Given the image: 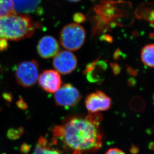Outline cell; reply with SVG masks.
<instances>
[{"label":"cell","instance_id":"cell-1","mask_svg":"<svg viewBox=\"0 0 154 154\" xmlns=\"http://www.w3.org/2000/svg\"><path fill=\"white\" fill-rule=\"evenodd\" d=\"M102 119L98 113H89L86 117L69 118L63 125L54 129V134L73 154L96 151L102 146L100 129Z\"/></svg>","mask_w":154,"mask_h":154},{"label":"cell","instance_id":"cell-2","mask_svg":"<svg viewBox=\"0 0 154 154\" xmlns=\"http://www.w3.org/2000/svg\"><path fill=\"white\" fill-rule=\"evenodd\" d=\"M28 16L13 14L0 17V38L19 41L31 37L37 29Z\"/></svg>","mask_w":154,"mask_h":154},{"label":"cell","instance_id":"cell-3","mask_svg":"<svg viewBox=\"0 0 154 154\" xmlns=\"http://www.w3.org/2000/svg\"><path fill=\"white\" fill-rule=\"evenodd\" d=\"M60 39L62 46L67 50L77 51L84 44L86 32L81 26L76 23H71L62 29Z\"/></svg>","mask_w":154,"mask_h":154},{"label":"cell","instance_id":"cell-4","mask_svg":"<svg viewBox=\"0 0 154 154\" xmlns=\"http://www.w3.org/2000/svg\"><path fill=\"white\" fill-rule=\"evenodd\" d=\"M15 76L18 84L28 88L36 84L38 78V65L34 60L24 61L17 66Z\"/></svg>","mask_w":154,"mask_h":154},{"label":"cell","instance_id":"cell-5","mask_svg":"<svg viewBox=\"0 0 154 154\" xmlns=\"http://www.w3.org/2000/svg\"><path fill=\"white\" fill-rule=\"evenodd\" d=\"M55 102L57 106L71 107L76 106L81 99L78 89L70 84L64 85L55 93Z\"/></svg>","mask_w":154,"mask_h":154},{"label":"cell","instance_id":"cell-6","mask_svg":"<svg viewBox=\"0 0 154 154\" xmlns=\"http://www.w3.org/2000/svg\"><path fill=\"white\" fill-rule=\"evenodd\" d=\"M76 56L70 51H61L54 57L53 65L58 73L67 75L74 71L77 66Z\"/></svg>","mask_w":154,"mask_h":154},{"label":"cell","instance_id":"cell-7","mask_svg":"<svg viewBox=\"0 0 154 154\" xmlns=\"http://www.w3.org/2000/svg\"><path fill=\"white\" fill-rule=\"evenodd\" d=\"M111 104V99L101 91L89 94L85 100V105L89 113L107 111L110 109Z\"/></svg>","mask_w":154,"mask_h":154},{"label":"cell","instance_id":"cell-8","mask_svg":"<svg viewBox=\"0 0 154 154\" xmlns=\"http://www.w3.org/2000/svg\"><path fill=\"white\" fill-rule=\"evenodd\" d=\"M38 83L42 89L50 93H55L61 87L62 80L58 72L45 70L38 76Z\"/></svg>","mask_w":154,"mask_h":154},{"label":"cell","instance_id":"cell-9","mask_svg":"<svg viewBox=\"0 0 154 154\" xmlns=\"http://www.w3.org/2000/svg\"><path fill=\"white\" fill-rule=\"evenodd\" d=\"M59 45L56 38L52 36H46L40 39L38 43V53L44 59L54 57L59 52Z\"/></svg>","mask_w":154,"mask_h":154},{"label":"cell","instance_id":"cell-10","mask_svg":"<svg viewBox=\"0 0 154 154\" xmlns=\"http://www.w3.org/2000/svg\"><path fill=\"white\" fill-rule=\"evenodd\" d=\"M13 2L15 14L27 15L37 12L41 0H13Z\"/></svg>","mask_w":154,"mask_h":154},{"label":"cell","instance_id":"cell-11","mask_svg":"<svg viewBox=\"0 0 154 154\" xmlns=\"http://www.w3.org/2000/svg\"><path fill=\"white\" fill-rule=\"evenodd\" d=\"M107 65L104 61H95L88 66L85 73L87 75L88 79L92 82L101 81L99 73H102L107 69Z\"/></svg>","mask_w":154,"mask_h":154},{"label":"cell","instance_id":"cell-12","mask_svg":"<svg viewBox=\"0 0 154 154\" xmlns=\"http://www.w3.org/2000/svg\"><path fill=\"white\" fill-rule=\"evenodd\" d=\"M33 154H63L60 150L51 145L46 138L41 137L35 148Z\"/></svg>","mask_w":154,"mask_h":154},{"label":"cell","instance_id":"cell-13","mask_svg":"<svg viewBox=\"0 0 154 154\" xmlns=\"http://www.w3.org/2000/svg\"><path fill=\"white\" fill-rule=\"evenodd\" d=\"M141 60L145 65L154 68V44H149L143 48L141 53Z\"/></svg>","mask_w":154,"mask_h":154},{"label":"cell","instance_id":"cell-14","mask_svg":"<svg viewBox=\"0 0 154 154\" xmlns=\"http://www.w3.org/2000/svg\"><path fill=\"white\" fill-rule=\"evenodd\" d=\"M15 14L13 0H0V17Z\"/></svg>","mask_w":154,"mask_h":154},{"label":"cell","instance_id":"cell-15","mask_svg":"<svg viewBox=\"0 0 154 154\" xmlns=\"http://www.w3.org/2000/svg\"><path fill=\"white\" fill-rule=\"evenodd\" d=\"M130 107L135 111L141 112L144 110L145 103L142 98L136 97L131 101Z\"/></svg>","mask_w":154,"mask_h":154},{"label":"cell","instance_id":"cell-16","mask_svg":"<svg viewBox=\"0 0 154 154\" xmlns=\"http://www.w3.org/2000/svg\"><path fill=\"white\" fill-rule=\"evenodd\" d=\"M111 67L112 69L113 73L116 76H117L121 73V68L119 64L116 63H111Z\"/></svg>","mask_w":154,"mask_h":154},{"label":"cell","instance_id":"cell-17","mask_svg":"<svg viewBox=\"0 0 154 154\" xmlns=\"http://www.w3.org/2000/svg\"><path fill=\"white\" fill-rule=\"evenodd\" d=\"M123 57H124V54L122 52L120 49H117L113 55V58L115 60H116V61L119 60L121 59Z\"/></svg>","mask_w":154,"mask_h":154},{"label":"cell","instance_id":"cell-18","mask_svg":"<svg viewBox=\"0 0 154 154\" xmlns=\"http://www.w3.org/2000/svg\"><path fill=\"white\" fill-rule=\"evenodd\" d=\"M105 154H126L122 150L118 148H111L109 149Z\"/></svg>","mask_w":154,"mask_h":154},{"label":"cell","instance_id":"cell-19","mask_svg":"<svg viewBox=\"0 0 154 154\" xmlns=\"http://www.w3.org/2000/svg\"><path fill=\"white\" fill-rule=\"evenodd\" d=\"M127 72L129 74L133 76H136L137 75V72L135 69H133L132 67L128 66L127 68Z\"/></svg>","mask_w":154,"mask_h":154},{"label":"cell","instance_id":"cell-20","mask_svg":"<svg viewBox=\"0 0 154 154\" xmlns=\"http://www.w3.org/2000/svg\"><path fill=\"white\" fill-rule=\"evenodd\" d=\"M137 81L136 80H135V79L133 78H131L129 79L128 81V85L130 87H133L135 86L136 84Z\"/></svg>","mask_w":154,"mask_h":154},{"label":"cell","instance_id":"cell-21","mask_svg":"<svg viewBox=\"0 0 154 154\" xmlns=\"http://www.w3.org/2000/svg\"><path fill=\"white\" fill-rule=\"evenodd\" d=\"M131 152L133 154H136L138 153L139 149L138 148V147L136 146H132L131 148Z\"/></svg>","mask_w":154,"mask_h":154},{"label":"cell","instance_id":"cell-22","mask_svg":"<svg viewBox=\"0 0 154 154\" xmlns=\"http://www.w3.org/2000/svg\"><path fill=\"white\" fill-rule=\"evenodd\" d=\"M18 106L20 108L25 109L26 107L27 106V105L25 104V103L23 102V100H21V101L20 100V101H19L18 102Z\"/></svg>","mask_w":154,"mask_h":154},{"label":"cell","instance_id":"cell-23","mask_svg":"<svg viewBox=\"0 0 154 154\" xmlns=\"http://www.w3.org/2000/svg\"><path fill=\"white\" fill-rule=\"evenodd\" d=\"M150 146H152V147H151V148H150V149H154V143H152V145H150Z\"/></svg>","mask_w":154,"mask_h":154},{"label":"cell","instance_id":"cell-24","mask_svg":"<svg viewBox=\"0 0 154 154\" xmlns=\"http://www.w3.org/2000/svg\"><path fill=\"white\" fill-rule=\"evenodd\" d=\"M69 1L74 2H76L80 1L81 0H68Z\"/></svg>","mask_w":154,"mask_h":154},{"label":"cell","instance_id":"cell-25","mask_svg":"<svg viewBox=\"0 0 154 154\" xmlns=\"http://www.w3.org/2000/svg\"><path fill=\"white\" fill-rule=\"evenodd\" d=\"M153 102H154V95H153Z\"/></svg>","mask_w":154,"mask_h":154}]
</instances>
